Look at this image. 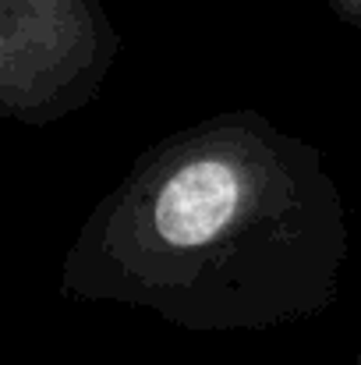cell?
Returning <instances> with one entry per match:
<instances>
[{"instance_id": "cell-1", "label": "cell", "mask_w": 361, "mask_h": 365, "mask_svg": "<svg viewBox=\"0 0 361 365\" xmlns=\"http://www.w3.org/2000/svg\"><path fill=\"white\" fill-rule=\"evenodd\" d=\"M347 259L351 217L326 156L234 107L135 156L78 227L57 287L195 334L276 330L326 312Z\"/></svg>"}, {"instance_id": "cell-2", "label": "cell", "mask_w": 361, "mask_h": 365, "mask_svg": "<svg viewBox=\"0 0 361 365\" xmlns=\"http://www.w3.org/2000/svg\"><path fill=\"white\" fill-rule=\"evenodd\" d=\"M120 46L103 0H0V121L43 128L85 110Z\"/></svg>"}, {"instance_id": "cell-3", "label": "cell", "mask_w": 361, "mask_h": 365, "mask_svg": "<svg viewBox=\"0 0 361 365\" xmlns=\"http://www.w3.org/2000/svg\"><path fill=\"white\" fill-rule=\"evenodd\" d=\"M330 11L337 14V21L361 32V0H330Z\"/></svg>"}, {"instance_id": "cell-4", "label": "cell", "mask_w": 361, "mask_h": 365, "mask_svg": "<svg viewBox=\"0 0 361 365\" xmlns=\"http://www.w3.org/2000/svg\"><path fill=\"white\" fill-rule=\"evenodd\" d=\"M358 365H361V359H358Z\"/></svg>"}]
</instances>
